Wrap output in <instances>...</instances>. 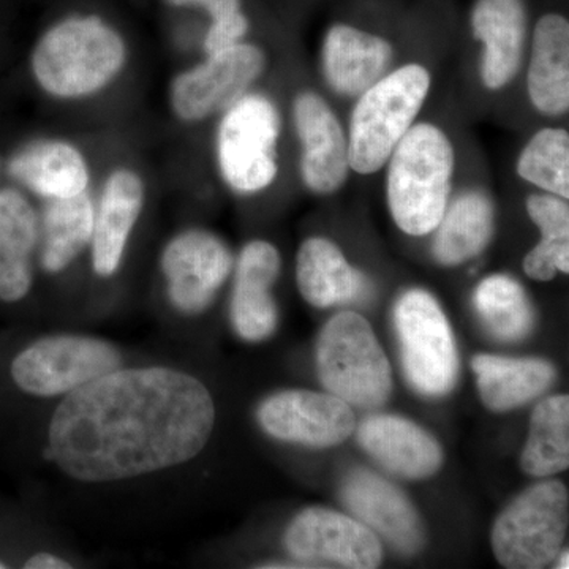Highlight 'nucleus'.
<instances>
[{
	"mask_svg": "<svg viewBox=\"0 0 569 569\" xmlns=\"http://www.w3.org/2000/svg\"><path fill=\"white\" fill-rule=\"evenodd\" d=\"M213 425L216 406L198 378L170 367H119L59 403L48 451L77 481H122L197 458Z\"/></svg>",
	"mask_w": 569,
	"mask_h": 569,
	"instance_id": "obj_1",
	"label": "nucleus"
},
{
	"mask_svg": "<svg viewBox=\"0 0 569 569\" xmlns=\"http://www.w3.org/2000/svg\"><path fill=\"white\" fill-rule=\"evenodd\" d=\"M129 51L121 33L99 17L56 22L37 41L32 74L48 96L81 100L107 89L126 69Z\"/></svg>",
	"mask_w": 569,
	"mask_h": 569,
	"instance_id": "obj_2",
	"label": "nucleus"
},
{
	"mask_svg": "<svg viewBox=\"0 0 569 569\" xmlns=\"http://www.w3.org/2000/svg\"><path fill=\"white\" fill-rule=\"evenodd\" d=\"M388 162L387 197L397 227L411 236L432 233L451 193V140L433 123H413Z\"/></svg>",
	"mask_w": 569,
	"mask_h": 569,
	"instance_id": "obj_3",
	"label": "nucleus"
},
{
	"mask_svg": "<svg viewBox=\"0 0 569 569\" xmlns=\"http://www.w3.org/2000/svg\"><path fill=\"white\" fill-rule=\"evenodd\" d=\"M429 91L426 67L407 63L362 92L348 132L350 170L365 176L380 171L417 121Z\"/></svg>",
	"mask_w": 569,
	"mask_h": 569,
	"instance_id": "obj_4",
	"label": "nucleus"
},
{
	"mask_svg": "<svg viewBox=\"0 0 569 569\" xmlns=\"http://www.w3.org/2000/svg\"><path fill=\"white\" fill-rule=\"evenodd\" d=\"M216 160L223 182L236 193L253 194L279 174L280 112L263 93L247 92L222 111Z\"/></svg>",
	"mask_w": 569,
	"mask_h": 569,
	"instance_id": "obj_5",
	"label": "nucleus"
},
{
	"mask_svg": "<svg viewBox=\"0 0 569 569\" xmlns=\"http://www.w3.org/2000/svg\"><path fill=\"white\" fill-rule=\"evenodd\" d=\"M317 366L329 395L348 406L377 408L392 389L391 366L365 317L340 312L318 339Z\"/></svg>",
	"mask_w": 569,
	"mask_h": 569,
	"instance_id": "obj_6",
	"label": "nucleus"
},
{
	"mask_svg": "<svg viewBox=\"0 0 569 569\" xmlns=\"http://www.w3.org/2000/svg\"><path fill=\"white\" fill-rule=\"evenodd\" d=\"M568 508V489L560 481L541 482L516 498L493 526L498 563L509 569L552 563L567 538Z\"/></svg>",
	"mask_w": 569,
	"mask_h": 569,
	"instance_id": "obj_7",
	"label": "nucleus"
},
{
	"mask_svg": "<svg viewBox=\"0 0 569 569\" xmlns=\"http://www.w3.org/2000/svg\"><path fill=\"white\" fill-rule=\"evenodd\" d=\"M122 366L118 348L88 336H50L22 350L11 365L14 383L37 397L67 396Z\"/></svg>",
	"mask_w": 569,
	"mask_h": 569,
	"instance_id": "obj_8",
	"label": "nucleus"
},
{
	"mask_svg": "<svg viewBox=\"0 0 569 569\" xmlns=\"http://www.w3.org/2000/svg\"><path fill=\"white\" fill-rule=\"evenodd\" d=\"M396 328L408 380L421 395L445 396L458 378L455 337L432 295L410 290L396 306Z\"/></svg>",
	"mask_w": 569,
	"mask_h": 569,
	"instance_id": "obj_9",
	"label": "nucleus"
},
{
	"mask_svg": "<svg viewBox=\"0 0 569 569\" xmlns=\"http://www.w3.org/2000/svg\"><path fill=\"white\" fill-rule=\"evenodd\" d=\"M264 69V51L244 41L211 52L203 62L176 74L171 110L179 121L203 122L249 92Z\"/></svg>",
	"mask_w": 569,
	"mask_h": 569,
	"instance_id": "obj_10",
	"label": "nucleus"
},
{
	"mask_svg": "<svg viewBox=\"0 0 569 569\" xmlns=\"http://www.w3.org/2000/svg\"><path fill=\"white\" fill-rule=\"evenodd\" d=\"M160 266L171 306L186 316H197L212 305L227 282L233 257L219 236L192 228L170 239Z\"/></svg>",
	"mask_w": 569,
	"mask_h": 569,
	"instance_id": "obj_11",
	"label": "nucleus"
},
{
	"mask_svg": "<svg viewBox=\"0 0 569 569\" xmlns=\"http://www.w3.org/2000/svg\"><path fill=\"white\" fill-rule=\"evenodd\" d=\"M284 546L296 560L317 567L373 569L383 560L380 539L361 520L331 509L310 508L296 516L284 533Z\"/></svg>",
	"mask_w": 569,
	"mask_h": 569,
	"instance_id": "obj_12",
	"label": "nucleus"
},
{
	"mask_svg": "<svg viewBox=\"0 0 569 569\" xmlns=\"http://www.w3.org/2000/svg\"><path fill=\"white\" fill-rule=\"evenodd\" d=\"M258 419L266 433L277 440L316 448L336 447L356 429L353 410L346 400L301 389L266 399Z\"/></svg>",
	"mask_w": 569,
	"mask_h": 569,
	"instance_id": "obj_13",
	"label": "nucleus"
},
{
	"mask_svg": "<svg viewBox=\"0 0 569 569\" xmlns=\"http://www.w3.org/2000/svg\"><path fill=\"white\" fill-rule=\"evenodd\" d=\"M293 122L302 146L301 176L313 193H335L347 181L348 142L339 119L316 92L295 99Z\"/></svg>",
	"mask_w": 569,
	"mask_h": 569,
	"instance_id": "obj_14",
	"label": "nucleus"
},
{
	"mask_svg": "<svg viewBox=\"0 0 569 569\" xmlns=\"http://www.w3.org/2000/svg\"><path fill=\"white\" fill-rule=\"evenodd\" d=\"M343 503L370 530L402 553H415L425 541L421 519L408 498L372 471L355 470L342 486Z\"/></svg>",
	"mask_w": 569,
	"mask_h": 569,
	"instance_id": "obj_15",
	"label": "nucleus"
},
{
	"mask_svg": "<svg viewBox=\"0 0 569 569\" xmlns=\"http://www.w3.org/2000/svg\"><path fill=\"white\" fill-rule=\"evenodd\" d=\"M144 201L146 186L138 171L119 167L108 174L93 217L91 249L97 276L111 277L121 268Z\"/></svg>",
	"mask_w": 569,
	"mask_h": 569,
	"instance_id": "obj_16",
	"label": "nucleus"
},
{
	"mask_svg": "<svg viewBox=\"0 0 569 569\" xmlns=\"http://www.w3.org/2000/svg\"><path fill=\"white\" fill-rule=\"evenodd\" d=\"M282 258L268 241L242 247L236 263L234 290L231 298V323L242 339L260 342L276 331L277 306L271 288L279 279Z\"/></svg>",
	"mask_w": 569,
	"mask_h": 569,
	"instance_id": "obj_17",
	"label": "nucleus"
},
{
	"mask_svg": "<svg viewBox=\"0 0 569 569\" xmlns=\"http://www.w3.org/2000/svg\"><path fill=\"white\" fill-rule=\"evenodd\" d=\"M475 39L482 43L481 78L490 91L507 88L522 63L527 40L523 0H478L471 13Z\"/></svg>",
	"mask_w": 569,
	"mask_h": 569,
	"instance_id": "obj_18",
	"label": "nucleus"
},
{
	"mask_svg": "<svg viewBox=\"0 0 569 569\" xmlns=\"http://www.w3.org/2000/svg\"><path fill=\"white\" fill-rule=\"evenodd\" d=\"M9 173L47 201L86 193L91 183L84 153L61 138L29 142L10 160Z\"/></svg>",
	"mask_w": 569,
	"mask_h": 569,
	"instance_id": "obj_19",
	"label": "nucleus"
},
{
	"mask_svg": "<svg viewBox=\"0 0 569 569\" xmlns=\"http://www.w3.org/2000/svg\"><path fill=\"white\" fill-rule=\"evenodd\" d=\"M358 440L373 459L399 477L429 478L443 463L440 445L403 418L373 415L359 426Z\"/></svg>",
	"mask_w": 569,
	"mask_h": 569,
	"instance_id": "obj_20",
	"label": "nucleus"
},
{
	"mask_svg": "<svg viewBox=\"0 0 569 569\" xmlns=\"http://www.w3.org/2000/svg\"><path fill=\"white\" fill-rule=\"evenodd\" d=\"M391 56L388 40L353 26H332L321 54L326 81L340 96H361L383 77Z\"/></svg>",
	"mask_w": 569,
	"mask_h": 569,
	"instance_id": "obj_21",
	"label": "nucleus"
},
{
	"mask_svg": "<svg viewBox=\"0 0 569 569\" xmlns=\"http://www.w3.org/2000/svg\"><path fill=\"white\" fill-rule=\"evenodd\" d=\"M40 239L36 209L24 194L0 190V299L21 301L32 287V257Z\"/></svg>",
	"mask_w": 569,
	"mask_h": 569,
	"instance_id": "obj_22",
	"label": "nucleus"
},
{
	"mask_svg": "<svg viewBox=\"0 0 569 569\" xmlns=\"http://www.w3.org/2000/svg\"><path fill=\"white\" fill-rule=\"evenodd\" d=\"M527 89L531 103L546 116H561L569 108V24L550 13L539 20L531 41Z\"/></svg>",
	"mask_w": 569,
	"mask_h": 569,
	"instance_id": "obj_23",
	"label": "nucleus"
},
{
	"mask_svg": "<svg viewBox=\"0 0 569 569\" xmlns=\"http://www.w3.org/2000/svg\"><path fill=\"white\" fill-rule=\"evenodd\" d=\"M296 282L302 298L320 309L353 301L365 288L342 250L325 238L302 242L296 257Z\"/></svg>",
	"mask_w": 569,
	"mask_h": 569,
	"instance_id": "obj_24",
	"label": "nucleus"
},
{
	"mask_svg": "<svg viewBox=\"0 0 569 569\" xmlns=\"http://www.w3.org/2000/svg\"><path fill=\"white\" fill-rule=\"evenodd\" d=\"M479 395L492 411H508L542 395L556 378V370L542 359H511L478 355L471 361Z\"/></svg>",
	"mask_w": 569,
	"mask_h": 569,
	"instance_id": "obj_25",
	"label": "nucleus"
},
{
	"mask_svg": "<svg viewBox=\"0 0 569 569\" xmlns=\"http://www.w3.org/2000/svg\"><path fill=\"white\" fill-rule=\"evenodd\" d=\"M93 204L89 192L48 200L40 222L41 264L50 274H61L91 246Z\"/></svg>",
	"mask_w": 569,
	"mask_h": 569,
	"instance_id": "obj_26",
	"label": "nucleus"
},
{
	"mask_svg": "<svg viewBox=\"0 0 569 569\" xmlns=\"http://www.w3.org/2000/svg\"><path fill=\"white\" fill-rule=\"evenodd\" d=\"M493 220L488 194L468 190L456 198L436 228L433 254L438 263L458 266L478 257L492 238Z\"/></svg>",
	"mask_w": 569,
	"mask_h": 569,
	"instance_id": "obj_27",
	"label": "nucleus"
},
{
	"mask_svg": "<svg viewBox=\"0 0 569 569\" xmlns=\"http://www.w3.org/2000/svg\"><path fill=\"white\" fill-rule=\"evenodd\" d=\"M520 466L531 477L560 473L569 466V399L553 396L535 408Z\"/></svg>",
	"mask_w": 569,
	"mask_h": 569,
	"instance_id": "obj_28",
	"label": "nucleus"
},
{
	"mask_svg": "<svg viewBox=\"0 0 569 569\" xmlns=\"http://www.w3.org/2000/svg\"><path fill=\"white\" fill-rule=\"evenodd\" d=\"M473 302L490 335L505 342L523 339L533 326L529 298L522 284L511 277L496 274L482 280L475 291Z\"/></svg>",
	"mask_w": 569,
	"mask_h": 569,
	"instance_id": "obj_29",
	"label": "nucleus"
},
{
	"mask_svg": "<svg viewBox=\"0 0 569 569\" xmlns=\"http://www.w3.org/2000/svg\"><path fill=\"white\" fill-rule=\"evenodd\" d=\"M518 174L546 193L569 198V134L542 129L527 142L518 160Z\"/></svg>",
	"mask_w": 569,
	"mask_h": 569,
	"instance_id": "obj_30",
	"label": "nucleus"
},
{
	"mask_svg": "<svg viewBox=\"0 0 569 569\" xmlns=\"http://www.w3.org/2000/svg\"><path fill=\"white\" fill-rule=\"evenodd\" d=\"M174 7H200L211 17V28L204 37L206 54L233 47L244 39L249 21L241 10V0H167Z\"/></svg>",
	"mask_w": 569,
	"mask_h": 569,
	"instance_id": "obj_31",
	"label": "nucleus"
},
{
	"mask_svg": "<svg viewBox=\"0 0 569 569\" xmlns=\"http://www.w3.org/2000/svg\"><path fill=\"white\" fill-rule=\"evenodd\" d=\"M527 212L541 231V239L569 241V206L552 193L530 194Z\"/></svg>",
	"mask_w": 569,
	"mask_h": 569,
	"instance_id": "obj_32",
	"label": "nucleus"
},
{
	"mask_svg": "<svg viewBox=\"0 0 569 569\" xmlns=\"http://www.w3.org/2000/svg\"><path fill=\"white\" fill-rule=\"evenodd\" d=\"M523 271L530 279L549 282L553 277L569 271V241L541 239L523 258Z\"/></svg>",
	"mask_w": 569,
	"mask_h": 569,
	"instance_id": "obj_33",
	"label": "nucleus"
},
{
	"mask_svg": "<svg viewBox=\"0 0 569 569\" xmlns=\"http://www.w3.org/2000/svg\"><path fill=\"white\" fill-rule=\"evenodd\" d=\"M24 567L29 569H66L70 568V565L52 553L40 552L26 561Z\"/></svg>",
	"mask_w": 569,
	"mask_h": 569,
	"instance_id": "obj_34",
	"label": "nucleus"
},
{
	"mask_svg": "<svg viewBox=\"0 0 569 569\" xmlns=\"http://www.w3.org/2000/svg\"><path fill=\"white\" fill-rule=\"evenodd\" d=\"M559 568L568 569V550H565L563 556H561Z\"/></svg>",
	"mask_w": 569,
	"mask_h": 569,
	"instance_id": "obj_35",
	"label": "nucleus"
},
{
	"mask_svg": "<svg viewBox=\"0 0 569 569\" xmlns=\"http://www.w3.org/2000/svg\"><path fill=\"white\" fill-rule=\"evenodd\" d=\"M0 568H3V565H2V563H0Z\"/></svg>",
	"mask_w": 569,
	"mask_h": 569,
	"instance_id": "obj_36",
	"label": "nucleus"
}]
</instances>
